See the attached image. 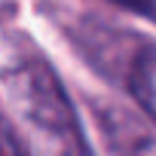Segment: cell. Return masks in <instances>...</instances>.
Listing matches in <instances>:
<instances>
[{
    "label": "cell",
    "instance_id": "2",
    "mask_svg": "<svg viewBox=\"0 0 156 156\" xmlns=\"http://www.w3.org/2000/svg\"><path fill=\"white\" fill-rule=\"evenodd\" d=\"M101 126L113 156H156V138L135 116L110 107L101 113Z\"/></svg>",
    "mask_w": 156,
    "mask_h": 156
},
{
    "label": "cell",
    "instance_id": "5",
    "mask_svg": "<svg viewBox=\"0 0 156 156\" xmlns=\"http://www.w3.org/2000/svg\"><path fill=\"white\" fill-rule=\"evenodd\" d=\"M113 3L126 6V9H138V12H153V3L156 0H113Z\"/></svg>",
    "mask_w": 156,
    "mask_h": 156
},
{
    "label": "cell",
    "instance_id": "1",
    "mask_svg": "<svg viewBox=\"0 0 156 156\" xmlns=\"http://www.w3.org/2000/svg\"><path fill=\"white\" fill-rule=\"evenodd\" d=\"M6 86L46 156H92V147L61 80L43 58L19 64L9 73Z\"/></svg>",
    "mask_w": 156,
    "mask_h": 156
},
{
    "label": "cell",
    "instance_id": "4",
    "mask_svg": "<svg viewBox=\"0 0 156 156\" xmlns=\"http://www.w3.org/2000/svg\"><path fill=\"white\" fill-rule=\"evenodd\" d=\"M0 156H31L28 147L22 144V138L12 132V126L0 116Z\"/></svg>",
    "mask_w": 156,
    "mask_h": 156
},
{
    "label": "cell",
    "instance_id": "3",
    "mask_svg": "<svg viewBox=\"0 0 156 156\" xmlns=\"http://www.w3.org/2000/svg\"><path fill=\"white\" fill-rule=\"evenodd\" d=\"M126 86L135 104L150 116V122H156V49H144L132 58Z\"/></svg>",
    "mask_w": 156,
    "mask_h": 156
}]
</instances>
